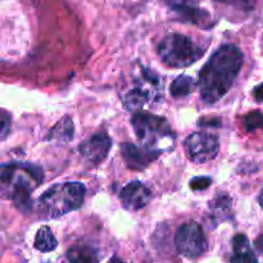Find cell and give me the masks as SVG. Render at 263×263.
<instances>
[{"label":"cell","mask_w":263,"mask_h":263,"mask_svg":"<svg viewBox=\"0 0 263 263\" xmlns=\"http://www.w3.org/2000/svg\"><path fill=\"white\" fill-rule=\"evenodd\" d=\"M195 86H197V82L193 80V77L187 76V74H181L172 82L170 91H171L172 97L184 98L192 94Z\"/></svg>","instance_id":"16"},{"label":"cell","mask_w":263,"mask_h":263,"mask_svg":"<svg viewBox=\"0 0 263 263\" xmlns=\"http://www.w3.org/2000/svg\"><path fill=\"white\" fill-rule=\"evenodd\" d=\"M231 212V199L228 195H218L210 203V215L212 221H215L216 225L225 221L230 217Z\"/></svg>","instance_id":"12"},{"label":"cell","mask_w":263,"mask_h":263,"mask_svg":"<svg viewBox=\"0 0 263 263\" xmlns=\"http://www.w3.org/2000/svg\"><path fill=\"white\" fill-rule=\"evenodd\" d=\"M67 258L72 262H98L97 251L89 244L79 243L67 252Z\"/></svg>","instance_id":"14"},{"label":"cell","mask_w":263,"mask_h":263,"mask_svg":"<svg viewBox=\"0 0 263 263\" xmlns=\"http://www.w3.org/2000/svg\"><path fill=\"white\" fill-rule=\"evenodd\" d=\"M57 247H58V241L51 233L50 228L43 226L39 229L35 236V248L43 253H48V252H53Z\"/></svg>","instance_id":"15"},{"label":"cell","mask_w":263,"mask_h":263,"mask_svg":"<svg viewBox=\"0 0 263 263\" xmlns=\"http://www.w3.org/2000/svg\"><path fill=\"white\" fill-rule=\"evenodd\" d=\"M258 200H259V204L262 205L263 207V190L261 192V194H259V198H258Z\"/></svg>","instance_id":"25"},{"label":"cell","mask_w":263,"mask_h":263,"mask_svg":"<svg viewBox=\"0 0 263 263\" xmlns=\"http://www.w3.org/2000/svg\"><path fill=\"white\" fill-rule=\"evenodd\" d=\"M204 48H200L192 39L181 33L166 36L158 46V54L162 62L172 68L192 66L204 54Z\"/></svg>","instance_id":"5"},{"label":"cell","mask_w":263,"mask_h":263,"mask_svg":"<svg viewBox=\"0 0 263 263\" xmlns=\"http://www.w3.org/2000/svg\"><path fill=\"white\" fill-rule=\"evenodd\" d=\"M131 123L146 151L161 154L175 149L176 135L163 117L148 112H138L134 115Z\"/></svg>","instance_id":"3"},{"label":"cell","mask_w":263,"mask_h":263,"mask_svg":"<svg viewBox=\"0 0 263 263\" xmlns=\"http://www.w3.org/2000/svg\"><path fill=\"white\" fill-rule=\"evenodd\" d=\"M254 247H256V249L259 252V253L263 254V234L256 239V241H254Z\"/></svg>","instance_id":"24"},{"label":"cell","mask_w":263,"mask_h":263,"mask_svg":"<svg viewBox=\"0 0 263 263\" xmlns=\"http://www.w3.org/2000/svg\"><path fill=\"white\" fill-rule=\"evenodd\" d=\"M216 2L223 3V4L233 5L243 10H251L254 7V0H216Z\"/></svg>","instance_id":"21"},{"label":"cell","mask_w":263,"mask_h":263,"mask_svg":"<svg viewBox=\"0 0 263 263\" xmlns=\"http://www.w3.org/2000/svg\"><path fill=\"white\" fill-rule=\"evenodd\" d=\"M152 193L145 185L133 181L126 185L120 193V199L123 207L130 211H139L151 202Z\"/></svg>","instance_id":"9"},{"label":"cell","mask_w":263,"mask_h":263,"mask_svg":"<svg viewBox=\"0 0 263 263\" xmlns=\"http://www.w3.org/2000/svg\"><path fill=\"white\" fill-rule=\"evenodd\" d=\"M148 95L144 91H141L139 87H134L133 90L127 92V94L123 97V107L126 108L130 112H136V110H140L146 103H149Z\"/></svg>","instance_id":"17"},{"label":"cell","mask_w":263,"mask_h":263,"mask_svg":"<svg viewBox=\"0 0 263 263\" xmlns=\"http://www.w3.org/2000/svg\"><path fill=\"white\" fill-rule=\"evenodd\" d=\"M177 252L187 258H197L208 249V241L199 223L190 221L177 230L175 236Z\"/></svg>","instance_id":"6"},{"label":"cell","mask_w":263,"mask_h":263,"mask_svg":"<svg viewBox=\"0 0 263 263\" xmlns=\"http://www.w3.org/2000/svg\"><path fill=\"white\" fill-rule=\"evenodd\" d=\"M211 184H212V180L210 177H194L190 181V187L193 190H195V192H200V190L208 189L211 186Z\"/></svg>","instance_id":"20"},{"label":"cell","mask_w":263,"mask_h":263,"mask_svg":"<svg viewBox=\"0 0 263 263\" xmlns=\"http://www.w3.org/2000/svg\"><path fill=\"white\" fill-rule=\"evenodd\" d=\"M73 122L69 117H64L51 128L48 139L49 140H58L59 143H68L73 138Z\"/></svg>","instance_id":"13"},{"label":"cell","mask_w":263,"mask_h":263,"mask_svg":"<svg viewBox=\"0 0 263 263\" xmlns=\"http://www.w3.org/2000/svg\"><path fill=\"white\" fill-rule=\"evenodd\" d=\"M187 157L195 163H205L217 157L220 151V141L213 134L194 133L184 143Z\"/></svg>","instance_id":"7"},{"label":"cell","mask_w":263,"mask_h":263,"mask_svg":"<svg viewBox=\"0 0 263 263\" xmlns=\"http://www.w3.org/2000/svg\"><path fill=\"white\" fill-rule=\"evenodd\" d=\"M253 97L257 103H263V82L257 85L253 90Z\"/></svg>","instance_id":"23"},{"label":"cell","mask_w":263,"mask_h":263,"mask_svg":"<svg viewBox=\"0 0 263 263\" xmlns=\"http://www.w3.org/2000/svg\"><path fill=\"white\" fill-rule=\"evenodd\" d=\"M121 154H122L123 161L126 162L128 168L135 170V171H141L146 168L153 162L159 154L153 153V152L146 151L145 148H139L131 143H123L121 145Z\"/></svg>","instance_id":"10"},{"label":"cell","mask_w":263,"mask_h":263,"mask_svg":"<svg viewBox=\"0 0 263 263\" xmlns=\"http://www.w3.org/2000/svg\"><path fill=\"white\" fill-rule=\"evenodd\" d=\"M86 195L81 182H62L49 187L39 198V212L44 218H58L79 210Z\"/></svg>","instance_id":"4"},{"label":"cell","mask_w":263,"mask_h":263,"mask_svg":"<svg viewBox=\"0 0 263 263\" xmlns=\"http://www.w3.org/2000/svg\"><path fill=\"white\" fill-rule=\"evenodd\" d=\"M112 140L105 133H98L91 138L86 139L79 145V151L82 157L92 163H100L107 158Z\"/></svg>","instance_id":"8"},{"label":"cell","mask_w":263,"mask_h":263,"mask_svg":"<svg viewBox=\"0 0 263 263\" xmlns=\"http://www.w3.org/2000/svg\"><path fill=\"white\" fill-rule=\"evenodd\" d=\"M244 55L233 44L222 45L212 54L199 72L200 98L207 104L218 102L231 89L243 66Z\"/></svg>","instance_id":"1"},{"label":"cell","mask_w":263,"mask_h":263,"mask_svg":"<svg viewBox=\"0 0 263 263\" xmlns=\"http://www.w3.org/2000/svg\"><path fill=\"white\" fill-rule=\"evenodd\" d=\"M44 180L41 167L30 163L0 164V198L9 199L18 210H31V194Z\"/></svg>","instance_id":"2"},{"label":"cell","mask_w":263,"mask_h":263,"mask_svg":"<svg viewBox=\"0 0 263 263\" xmlns=\"http://www.w3.org/2000/svg\"><path fill=\"white\" fill-rule=\"evenodd\" d=\"M168 7H171L172 9L177 10V12H182V10L190 8V3L192 0H163Z\"/></svg>","instance_id":"22"},{"label":"cell","mask_w":263,"mask_h":263,"mask_svg":"<svg viewBox=\"0 0 263 263\" xmlns=\"http://www.w3.org/2000/svg\"><path fill=\"white\" fill-rule=\"evenodd\" d=\"M10 131V116L5 110L0 109V141L4 140Z\"/></svg>","instance_id":"19"},{"label":"cell","mask_w":263,"mask_h":263,"mask_svg":"<svg viewBox=\"0 0 263 263\" xmlns=\"http://www.w3.org/2000/svg\"><path fill=\"white\" fill-rule=\"evenodd\" d=\"M233 248L235 256L231 258V262H257L258 258L249 246V240L246 235L239 234L233 239Z\"/></svg>","instance_id":"11"},{"label":"cell","mask_w":263,"mask_h":263,"mask_svg":"<svg viewBox=\"0 0 263 263\" xmlns=\"http://www.w3.org/2000/svg\"><path fill=\"white\" fill-rule=\"evenodd\" d=\"M243 125L246 127L247 131H256L258 128H263V115L258 110H254V112L248 113V115L244 117Z\"/></svg>","instance_id":"18"}]
</instances>
